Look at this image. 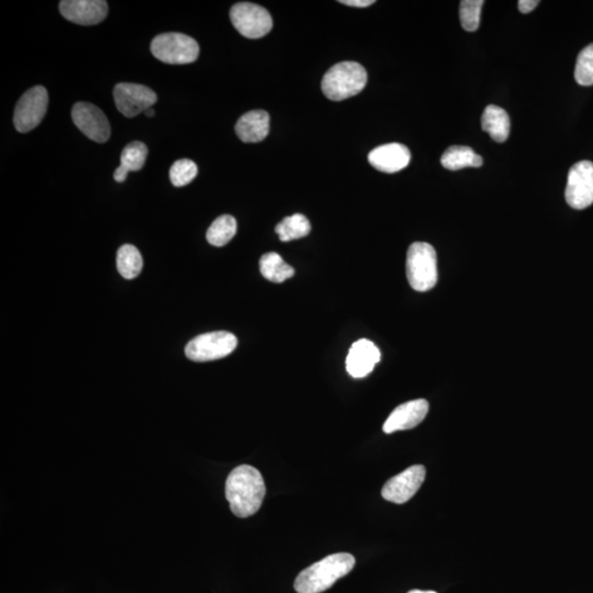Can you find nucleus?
Wrapping results in <instances>:
<instances>
[{
    "label": "nucleus",
    "mask_w": 593,
    "mask_h": 593,
    "mask_svg": "<svg viewBox=\"0 0 593 593\" xmlns=\"http://www.w3.org/2000/svg\"><path fill=\"white\" fill-rule=\"evenodd\" d=\"M230 18L234 28L248 39L266 37L273 28L271 14L257 4H235L230 12Z\"/></svg>",
    "instance_id": "obj_7"
},
{
    "label": "nucleus",
    "mask_w": 593,
    "mask_h": 593,
    "mask_svg": "<svg viewBox=\"0 0 593 593\" xmlns=\"http://www.w3.org/2000/svg\"><path fill=\"white\" fill-rule=\"evenodd\" d=\"M411 153L406 145L388 144L379 146L369 154V161L372 168L382 173H397L409 165Z\"/></svg>",
    "instance_id": "obj_16"
},
{
    "label": "nucleus",
    "mask_w": 593,
    "mask_h": 593,
    "mask_svg": "<svg viewBox=\"0 0 593 593\" xmlns=\"http://www.w3.org/2000/svg\"><path fill=\"white\" fill-rule=\"evenodd\" d=\"M355 562V557L349 553L327 556L299 573L295 589L298 593H321L330 589L337 580L349 575Z\"/></svg>",
    "instance_id": "obj_2"
},
{
    "label": "nucleus",
    "mask_w": 593,
    "mask_h": 593,
    "mask_svg": "<svg viewBox=\"0 0 593 593\" xmlns=\"http://www.w3.org/2000/svg\"><path fill=\"white\" fill-rule=\"evenodd\" d=\"M367 84V73L361 64L341 62L332 66L323 76V94L333 101H342L360 94Z\"/></svg>",
    "instance_id": "obj_3"
},
{
    "label": "nucleus",
    "mask_w": 593,
    "mask_h": 593,
    "mask_svg": "<svg viewBox=\"0 0 593 593\" xmlns=\"http://www.w3.org/2000/svg\"><path fill=\"white\" fill-rule=\"evenodd\" d=\"M380 361V352L374 343L362 339L352 345L346 357V371L354 379H362L374 371Z\"/></svg>",
    "instance_id": "obj_15"
},
{
    "label": "nucleus",
    "mask_w": 593,
    "mask_h": 593,
    "mask_svg": "<svg viewBox=\"0 0 593 593\" xmlns=\"http://www.w3.org/2000/svg\"><path fill=\"white\" fill-rule=\"evenodd\" d=\"M238 224L232 215L223 214L214 220L207 231L208 242L214 247H224L237 234Z\"/></svg>",
    "instance_id": "obj_23"
},
{
    "label": "nucleus",
    "mask_w": 593,
    "mask_h": 593,
    "mask_svg": "<svg viewBox=\"0 0 593 593\" xmlns=\"http://www.w3.org/2000/svg\"><path fill=\"white\" fill-rule=\"evenodd\" d=\"M426 470L423 465H414L397 475L385 484L381 496L387 501L403 504L419 492L425 479Z\"/></svg>",
    "instance_id": "obj_12"
},
{
    "label": "nucleus",
    "mask_w": 593,
    "mask_h": 593,
    "mask_svg": "<svg viewBox=\"0 0 593 593\" xmlns=\"http://www.w3.org/2000/svg\"><path fill=\"white\" fill-rule=\"evenodd\" d=\"M406 277L416 292L431 291L438 283V257L432 245L415 242L406 253Z\"/></svg>",
    "instance_id": "obj_4"
},
{
    "label": "nucleus",
    "mask_w": 593,
    "mask_h": 593,
    "mask_svg": "<svg viewBox=\"0 0 593 593\" xmlns=\"http://www.w3.org/2000/svg\"><path fill=\"white\" fill-rule=\"evenodd\" d=\"M238 346L237 336L227 331L205 333L186 345L185 354L190 361L204 362L223 359Z\"/></svg>",
    "instance_id": "obj_6"
},
{
    "label": "nucleus",
    "mask_w": 593,
    "mask_h": 593,
    "mask_svg": "<svg viewBox=\"0 0 593 593\" xmlns=\"http://www.w3.org/2000/svg\"><path fill=\"white\" fill-rule=\"evenodd\" d=\"M235 132L245 144H257L269 134V115L264 110H252L240 118Z\"/></svg>",
    "instance_id": "obj_17"
},
{
    "label": "nucleus",
    "mask_w": 593,
    "mask_h": 593,
    "mask_svg": "<svg viewBox=\"0 0 593 593\" xmlns=\"http://www.w3.org/2000/svg\"><path fill=\"white\" fill-rule=\"evenodd\" d=\"M440 163L446 170H459L465 168H480L484 160L468 146L454 145L444 152Z\"/></svg>",
    "instance_id": "obj_19"
},
{
    "label": "nucleus",
    "mask_w": 593,
    "mask_h": 593,
    "mask_svg": "<svg viewBox=\"0 0 593 593\" xmlns=\"http://www.w3.org/2000/svg\"><path fill=\"white\" fill-rule=\"evenodd\" d=\"M48 95L43 86L32 87L19 100L14 110L13 124L22 134L36 129L47 114Z\"/></svg>",
    "instance_id": "obj_8"
},
{
    "label": "nucleus",
    "mask_w": 593,
    "mask_h": 593,
    "mask_svg": "<svg viewBox=\"0 0 593 593\" xmlns=\"http://www.w3.org/2000/svg\"><path fill=\"white\" fill-rule=\"evenodd\" d=\"M72 119L88 139L105 144L110 138L111 127L106 115L90 102H77L73 107Z\"/></svg>",
    "instance_id": "obj_11"
},
{
    "label": "nucleus",
    "mask_w": 593,
    "mask_h": 593,
    "mask_svg": "<svg viewBox=\"0 0 593 593\" xmlns=\"http://www.w3.org/2000/svg\"><path fill=\"white\" fill-rule=\"evenodd\" d=\"M311 231V224L305 215L296 214L291 215L279 222L276 233L282 242H291L307 237Z\"/></svg>",
    "instance_id": "obj_22"
},
{
    "label": "nucleus",
    "mask_w": 593,
    "mask_h": 593,
    "mask_svg": "<svg viewBox=\"0 0 593 593\" xmlns=\"http://www.w3.org/2000/svg\"><path fill=\"white\" fill-rule=\"evenodd\" d=\"M198 174L197 165L193 161L183 159L171 165L170 179L175 187H183L193 181Z\"/></svg>",
    "instance_id": "obj_26"
},
{
    "label": "nucleus",
    "mask_w": 593,
    "mask_h": 593,
    "mask_svg": "<svg viewBox=\"0 0 593 593\" xmlns=\"http://www.w3.org/2000/svg\"><path fill=\"white\" fill-rule=\"evenodd\" d=\"M575 78L581 86L593 85V43L583 48L578 56Z\"/></svg>",
    "instance_id": "obj_27"
},
{
    "label": "nucleus",
    "mask_w": 593,
    "mask_h": 593,
    "mask_svg": "<svg viewBox=\"0 0 593 593\" xmlns=\"http://www.w3.org/2000/svg\"><path fill=\"white\" fill-rule=\"evenodd\" d=\"M151 52L161 62L171 65L193 63L199 57L198 43L183 33H163L151 43Z\"/></svg>",
    "instance_id": "obj_5"
},
{
    "label": "nucleus",
    "mask_w": 593,
    "mask_h": 593,
    "mask_svg": "<svg viewBox=\"0 0 593 593\" xmlns=\"http://www.w3.org/2000/svg\"><path fill=\"white\" fill-rule=\"evenodd\" d=\"M259 268L264 278L276 283H283L295 275V269L283 262L281 255L274 252L263 255Z\"/></svg>",
    "instance_id": "obj_20"
},
{
    "label": "nucleus",
    "mask_w": 593,
    "mask_h": 593,
    "mask_svg": "<svg viewBox=\"0 0 593 593\" xmlns=\"http://www.w3.org/2000/svg\"><path fill=\"white\" fill-rule=\"evenodd\" d=\"M566 202L571 208L586 209L593 204V163L578 161L568 173Z\"/></svg>",
    "instance_id": "obj_9"
},
{
    "label": "nucleus",
    "mask_w": 593,
    "mask_h": 593,
    "mask_svg": "<svg viewBox=\"0 0 593 593\" xmlns=\"http://www.w3.org/2000/svg\"><path fill=\"white\" fill-rule=\"evenodd\" d=\"M144 114H145L146 117L151 118V117H154L155 112H154L153 109H152V108H149L148 110H145V111H144Z\"/></svg>",
    "instance_id": "obj_30"
},
{
    "label": "nucleus",
    "mask_w": 593,
    "mask_h": 593,
    "mask_svg": "<svg viewBox=\"0 0 593 593\" xmlns=\"http://www.w3.org/2000/svg\"><path fill=\"white\" fill-rule=\"evenodd\" d=\"M540 4L538 0H519V11L522 13H528L534 11L537 7V4Z\"/></svg>",
    "instance_id": "obj_28"
},
{
    "label": "nucleus",
    "mask_w": 593,
    "mask_h": 593,
    "mask_svg": "<svg viewBox=\"0 0 593 593\" xmlns=\"http://www.w3.org/2000/svg\"><path fill=\"white\" fill-rule=\"evenodd\" d=\"M114 98L117 109L126 118L140 115L158 101V96L151 88L134 83L118 84L114 90Z\"/></svg>",
    "instance_id": "obj_10"
},
{
    "label": "nucleus",
    "mask_w": 593,
    "mask_h": 593,
    "mask_svg": "<svg viewBox=\"0 0 593 593\" xmlns=\"http://www.w3.org/2000/svg\"><path fill=\"white\" fill-rule=\"evenodd\" d=\"M484 4V0H463V2H460L459 18L465 31L468 32L477 31Z\"/></svg>",
    "instance_id": "obj_25"
},
{
    "label": "nucleus",
    "mask_w": 593,
    "mask_h": 593,
    "mask_svg": "<svg viewBox=\"0 0 593 593\" xmlns=\"http://www.w3.org/2000/svg\"><path fill=\"white\" fill-rule=\"evenodd\" d=\"M266 493L262 474L249 465H241L233 469L225 484V496L230 509L238 518H249L257 513Z\"/></svg>",
    "instance_id": "obj_1"
},
{
    "label": "nucleus",
    "mask_w": 593,
    "mask_h": 593,
    "mask_svg": "<svg viewBox=\"0 0 593 593\" xmlns=\"http://www.w3.org/2000/svg\"><path fill=\"white\" fill-rule=\"evenodd\" d=\"M148 148L140 141L132 142L127 144L121 153L120 168L130 171H138L144 168L146 159H148Z\"/></svg>",
    "instance_id": "obj_24"
},
{
    "label": "nucleus",
    "mask_w": 593,
    "mask_h": 593,
    "mask_svg": "<svg viewBox=\"0 0 593 593\" xmlns=\"http://www.w3.org/2000/svg\"><path fill=\"white\" fill-rule=\"evenodd\" d=\"M429 413V403L424 399L408 401L392 411L384 424V432L391 434L397 431L411 430L418 426Z\"/></svg>",
    "instance_id": "obj_14"
},
{
    "label": "nucleus",
    "mask_w": 593,
    "mask_h": 593,
    "mask_svg": "<svg viewBox=\"0 0 593 593\" xmlns=\"http://www.w3.org/2000/svg\"><path fill=\"white\" fill-rule=\"evenodd\" d=\"M60 12L68 22L81 26H95L105 21L108 4L104 0H63Z\"/></svg>",
    "instance_id": "obj_13"
},
{
    "label": "nucleus",
    "mask_w": 593,
    "mask_h": 593,
    "mask_svg": "<svg viewBox=\"0 0 593 593\" xmlns=\"http://www.w3.org/2000/svg\"><path fill=\"white\" fill-rule=\"evenodd\" d=\"M409 593H436L435 591H421V590H413Z\"/></svg>",
    "instance_id": "obj_31"
},
{
    "label": "nucleus",
    "mask_w": 593,
    "mask_h": 593,
    "mask_svg": "<svg viewBox=\"0 0 593 593\" xmlns=\"http://www.w3.org/2000/svg\"><path fill=\"white\" fill-rule=\"evenodd\" d=\"M340 3L346 4V6L365 8L371 6L375 2L374 0H341Z\"/></svg>",
    "instance_id": "obj_29"
},
{
    "label": "nucleus",
    "mask_w": 593,
    "mask_h": 593,
    "mask_svg": "<svg viewBox=\"0 0 593 593\" xmlns=\"http://www.w3.org/2000/svg\"><path fill=\"white\" fill-rule=\"evenodd\" d=\"M482 126L483 130L499 144L507 141L510 135V118L507 111L498 106H488L482 117Z\"/></svg>",
    "instance_id": "obj_18"
},
{
    "label": "nucleus",
    "mask_w": 593,
    "mask_h": 593,
    "mask_svg": "<svg viewBox=\"0 0 593 593\" xmlns=\"http://www.w3.org/2000/svg\"><path fill=\"white\" fill-rule=\"evenodd\" d=\"M117 267L121 276L126 279L138 277L144 268V258L139 249L131 244L121 247L117 253Z\"/></svg>",
    "instance_id": "obj_21"
}]
</instances>
